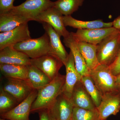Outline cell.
Segmentation results:
<instances>
[{
  "instance_id": "obj_1",
  "label": "cell",
  "mask_w": 120,
  "mask_h": 120,
  "mask_svg": "<svg viewBox=\"0 0 120 120\" xmlns=\"http://www.w3.org/2000/svg\"><path fill=\"white\" fill-rule=\"evenodd\" d=\"M65 81V75L59 73L49 83L38 90V95L31 106V113L38 112L42 110L49 109L63 92Z\"/></svg>"
},
{
  "instance_id": "obj_2",
  "label": "cell",
  "mask_w": 120,
  "mask_h": 120,
  "mask_svg": "<svg viewBox=\"0 0 120 120\" xmlns=\"http://www.w3.org/2000/svg\"><path fill=\"white\" fill-rule=\"evenodd\" d=\"M13 47L15 49L25 54L31 59L51 54L49 37L45 32L41 37L37 38L28 39L17 43Z\"/></svg>"
},
{
  "instance_id": "obj_3",
  "label": "cell",
  "mask_w": 120,
  "mask_h": 120,
  "mask_svg": "<svg viewBox=\"0 0 120 120\" xmlns=\"http://www.w3.org/2000/svg\"><path fill=\"white\" fill-rule=\"evenodd\" d=\"M90 76L102 95L107 93L120 90V86L114 75L106 65L100 64L90 71Z\"/></svg>"
},
{
  "instance_id": "obj_4",
  "label": "cell",
  "mask_w": 120,
  "mask_h": 120,
  "mask_svg": "<svg viewBox=\"0 0 120 120\" xmlns=\"http://www.w3.org/2000/svg\"><path fill=\"white\" fill-rule=\"evenodd\" d=\"M120 48L119 31L104 39L97 45V57L99 64L109 67L116 59Z\"/></svg>"
},
{
  "instance_id": "obj_5",
  "label": "cell",
  "mask_w": 120,
  "mask_h": 120,
  "mask_svg": "<svg viewBox=\"0 0 120 120\" xmlns=\"http://www.w3.org/2000/svg\"><path fill=\"white\" fill-rule=\"evenodd\" d=\"M53 6L54 2L50 0H26L22 4L15 6L8 13L21 15L36 21L39 15Z\"/></svg>"
},
{
  "instance_id": "obj_6",
  "label": "cell",
  "mask_w": 120,
  "mask_h": 120,
  "mask_svg": "<svg viewBox=\"0 0 120 120\" xmlns=\"http://www.w3.org/2000/svg\"><path fill=\"white\" fill-rule=\"evenodd\" d=\"M119 31V30L112 26L89 30H77L76 32H71L77 41L86 42L98 45L108 36Z\"/></svg>"
},
{
  "instance_id": "obj_7",
  "label": "cell",
  "mask_w": 120,
  "mask_h": 120,
  "mask_svg": "<svg viewBox=\"0 0 120 120\" xmlns=\"http://www.w3.org/2000/svg\"><path fill=\"white\" fill-rule=\"evenodd\" d=\"M63 16L64 15L60 12L53 6L39 15L36 18V21L49 24L60 37L65 38L69 36L70 32L67 30L64 26Z\"/></svg>"
},
{
  "instance_id": "obj_8",
  "label": "cell",
  "mask_w": 120,
  "mask_h": 120,
  "mask_svg": "<svg viewBox=\"0 0 120 120\" xmlns=\"http://www.w3.org/2000/svg\"><path fill=\"white\" fill-rule=\"evenodd\" d=\"M30 64L42 71L52 80L58 75L60 69L64 65L57 56L52 54L35 59H31Z\"/></svg>"
},
{
  "instance_id": "obj_9",
  "label": "cell",
  "mask_w": 120,
  "mask_h": 120,
  "mask_svg": "<svg viewBox=\"0 0 120 120\" xmlns=\"http://www.w3.org/2000/svg\"><path fill=\"white\" fill-rule=\"evenodd\" d=\"M120 108V90L103 95L101 104L97 109L100 118L106 120L111 115H116Z\"/></svg>"
},
{
  "instance_id": "obj_10",
  "label": "cell",
  "mask_w": 120,
  "mask_h": 120,
  "mask_svg": "<svg viewBox=\"0 0 120 120\" xmlns=\"http://www.w3.org/2000/svg\"><path fill=\"white\" fill-rule=\"evenodd\" d=\"M38 92V90H33L28 97L14 109L0 115V117L10 120H30L29 116L31 106L37 98Z\"/></svg>"
},
{
  "instance_id": "obj_11",
  "label": "cell",
  "mask_w": 120,
  "mask_h": 120,
  "mask_svg": "<svg viewBox=\"0 0 120 120\" xmlns=\"http://www.w3.org/2000/svg\"><path fill=\"white\" fill-rule=\"evenodd\" d=\"M31 38L28 23L23 24L15 29L0 33V50Z\"/></svg>"
},
{
  "instance_id": "obj_12",
  "label": "cell",
  "mask_w": 120,
  "mask_h": 120,
  "mask_svg": "<svg viewBox=\"0 0 120 120\" xmlns=\"http://www.w3.org/2000/svg\"><path fill=\"white\" fill-rule=\"evenodd\" d=\"M3 90L11 94L19 103L22 101L34 90L27 79H8Z\"/></svg>"
},
{
  "instance_id": "obj_13",
  "label": "cell",
  "mask_w": 120,
  "mask_h": 120,
  "mask_svg": "<svg viewBox=\"0 0 120 120\" xmlns=\"http://www.w3.org/2000/svg\"><path fill=\"white\" fill-rule=\"evenodd\" d=\"M74 108L70 99L62 93L49 109L56 120H71Z\"/></svg>"
},
{
  "instance_id": "obj_14",
  "label": "cell",
  "mask_w": 120,
  "mask_h": 120,
  "mask_svg": "<svg viewBox=\"0 0 120 120\" xmlns=\"http://www.w3.org/2000/svg\"><path fill=\"white\" fill-rule=\"evenodd\" d=\"M64 65L66 75L62 93L70 99L75 85L78 81L81 80L82 77L76 68L74 57L71 51L69 53L68 60Z\"/></svg>"
},
{
  "instance_id": "obj_15",
  "label": "cell",
  "mask_w": 120,
  "mask_h": 120,
  "mask_svg": "<svg viewBox=\"0 0 120 120\" xmlns=\"http://www.w3.org/2000/svg\"><path fill=\"white\" fill-rule=\"evenodd\" d=\"M70 101L74 107L90 110L97 108L81 80L75 85Z\"/></svg>"
},
{
  "instance_id": "obj_16",
  "label": "cell",
  "mask_w": 120,
  "mask_h": 120,
  "mask_svg": "<svg viewBox=\"0 0 120 120\" xmlns=\"http://www.w3.org/2000/svg\"><path fill=\"white\" fill-rule=\"evenodd\" d=\"M64 43L73 54L75 60V67L78 73L82 76L90 75V70L88 68L85 60L80 52L78 42L75 39L72 32L69 36L64 38Z\"/></svg>"
},
{
  "instance_id": "obj_17",
  "label": "cell",
  "mask_w": 120,
  "mask_h": 120,
  "mask_svg": "<svg viewBox=\"0 0 120 120\" xmlns=\"http://www.w3.org/2000/svg\"><path fill=\"white\" fill-rule=\"evenodd\" d=\"M45 32L49 37L51 48V54L57 56L64 65L68 57L69 54L61 43L60 36L49 24L42 22Z\"/></svg>"
},
{
  "instance_id": "obj_18",
  "label": "cell",
  "mask_w": 120,
  "mask_h": 120,
  "mask_svg": "<svg viewBox=\"0 0 120 120\" xmlns=\"http://www.w3.org/2000/svg\"><path fill=\"white\" fill-rule=\"evenodd\" d=\"M31 59L25 54L8 46L0 50V64L22 65L30 64Z\"/></svg>"
},
{
  "instance_id": "obj_19",
  "label": "cell",
  "mask_w": 120,
  "mask_h": 120,
  "mask_svg": "<svg viewBox=\"0 0 120 120\" xmlns=\"http://www.w3.org/2000/svg\"><path fill=\"white\" fill-rule=\"evenodd\" d=\"M63 22L65 27H71L77 30H89L113 26V22H105L101 19L84 21L76 19L71 15H64Z\"/></svg>"
},
{
  "instance_id": "obj_20",
  "label": "cell",
  "mask_w": 120,
  "mask_h": 120,
  "mask_svg": "<svg viewBox=\"0 0 120 120\" xmlns=\"http://www.w3.org/2000/svg\"><path fill=\"white\" fill-rule=\"evenodd\" d=\"M33 20L21 15L8 13L0 15V32H7L15 29L23 24Z\"/></svg>"
},
{
  "instance_id": "obj_21",
  "label": "cell",
  "mask_w": 120,
  "mask_h": 120,
  "mask_svg": "<svg viewBox=\"0 0 120 120\" xmlns=\"http://www.w3.org/2000/svg\"><path fill=\"white\" fill-rule=\"evenodd\" d=\"M27 67L28 69L27 80L34 90H40L52 81L49 76L37 67L31 64Z\"/></svg>"
},
{
  "instance_id": "obj_22",
  "label": "cell",
  "mask_w": 120,
  "mask_h": 120,
  "mask_svg": "<svg viewBox=\"0 0 120 120\" xmlns=\"http://www.w3.org/2000/svg\"><path fill=\"white\" fill-rule=\"evenodd\" d=\"M77 42L80 52L85 60L87 67L90 71L93 70L100 64L97 57V45H92L86 42Z\"/></svg>"
},
{
  "instance_id": "obj_23",
  "label": "cell",
  "mask_w": 120,
  "mask_h": 120,
  "mask_svg": "<svg viewBox=\"0 0 120 120\" xmlns=\"http://www.w3.org/2000/svg\"><path fill=\"white\" fill-rule=\"evenodd\" d=\"M1 73L7 79H27V67L22 65L0 64Z\"/></svg>"
},
{
  "instance_id": "obj_24",
  "label": "cell",
  "mask_w": 120,
  "mask_h": 120,
  "mask_svg": "<svg viewBox=\"0 0 120 120\" xmlns=\"http://www.w3.org/2000/svg\"><path fill=\"white\" fill-rule=\"evenodd\" d=\"M84 0H57L54 7L64 15H71L82 5Z\"/></svg>"
},
{
  "instance_id": "obj_25",
  "label": "cell",
  "mask_w": 120,
  "mask_h": 120,
  "mask_svg": "<svg viewBox=\"0 0 120 120\" xmlns=\"http://www.w3.org/2000/svg\"><path fill=\"white\" fill-rule=\"evenodd\" d=\"M81 82L83 84L94 105L97 108L99 106L101 101L102 95L95 86L90 75L82 76Z\"/></svg>"
},
{
  "instance_id": "obj_26",
  "label": "cell",
  "mask_w": 120,
  "mask_h": 120,
  "mask_svg": "<svg viewBox=\"0 0 120 120\" xmlns=\"http://www.w3.org/2000/svg\"><path fill=\"white\" fill-rule=\"evenodd\" d=\"M15 97L2 88L0 92V115L8 112L19 104Z\"/></svg>"
},
{
  "instance_id": "obj_27",
  "label": "cell",
  "mask_w": 120,
  "mask_h": 120,
  "mask_svg": "<svg viewBox=\"0 0 120 120\" xmlns=\"http://www.w3.org/2000/svg\"><path fill=\"white\" fill-rule=\"evenodd\" d=\"M99 118L97 108L90 110L74 107L71 120H98Z\"/></svg>"
},
{
  "instance_id": "obj_28",
  "label": "cell",
  "mask_w": 120,
  "mask_h": 120,
  "mask_svg": "<svg viewBox=\"0 0 120 120\" xmlns=\"http://www.w3.org/2000/svg\"><path fill=\"white\" fill-rule=\"evenodd\" d=\"M15 0H0V15L8 13L15 6L13 2Z\"/></svg>"
},
{
  "instance_id": "obj_29",
  "label": "cell",
  "mask_w": 120,
  "mask_h": 120,
  "mask_svg": "<svg viewBox=\"0 0 120 120\" xmlns=\"http://www.w3.org/2000/svg\"><path fill=\"white\" fill-rule=\"evenodd\" d=\"M113 75L117 76L120 73V48L114 62L109 67Z\"/></svg>"
},
{
  "instance_id": "obj_30",
  "label": "cell",
  "mask_w": 120,
  "mask_h": 120,
  "mask_svg": "<svg viewBox=\"0 0 120 120\" xmlns=\"http://www.w3.org/2000/svg\"><path fill=\"white\" fill-rule=\"evenodd\" d=\"M38 113L39 120H56L52 115L49 109L42 110Z\"/></svg>"
},
{
  "instance_id": "obj_31",
  "label": "cell",
  "mask_w": 120,
  "mask_h": 120,
  "mask_svg": "<svg viewBox=\"0 0 120 120\" xmlns=\"http://www.w3.org/2000/svg\"><path fill=\"white\" fill-rule=\"evenodd\" d=\"M113 22V26L118 30L120 29V16L116 18Z\"/></svg>"
},
{
  "instance_id": "obj_32",
  "label": "cell",
  "mask_w": 120,
  "mask_h": 120,
  "mask_svg": "<svg viewBox=\"0 0 120 120\" xmlns=\"http://www.w3.org/2000/svg\"><path fill=\"white\" fill-rule=\"evenodd\" d=\"M116 76V81L118 85L120 86V73Z\"/></svg>"
},
{
  "instance_id": "obj_33",
  "label": "cell",
  "mask_w": 120,
  "mask_h": 120,
  "mask_svg": "<svg viewBox=\"0 0 120 120\" xmlns=\"http://www.w3.org/2000/svg\"><path fill=\"white\" fill-rule=\"evenodd\" d=\"M0 120H8V119H5V118H1V117H0Z\"/></svg>"
},
{
  "instance_id": "obj_34",
  "label": "cell",
  "mask_w": 120,
  "mask_h": 120,
  "mask_svg": "<svg viewBox=\"0 0 120 120\" xmlns=\"http://www.w3.org/2000/svg\"><path fill=\"white\" fill-rule=\"evenodd\" d=\"M102 120V119H101V118H99V120Z\"/></svg>"
},
{
  "instance_id": "obj_35",
  "label": "cell",
  "mask_w": 120,
  "mask_h": 120,
  "mask_svg": "<svg viewBox=\"0 0 120 120\" xmlns=\"http://www.w3.org/2000/svg\"><path fill=\"white\" fill-rule=\"evenodd\" d=\"M119 30V32H120V30Z\"/></svg>"
},
{
  "instance_id": "obj_36",
  "label": "cell",
  "mask_w": 120,
  "mask_h": 120,
  "mask_svg": "<svg viewBox=\"0 0 120 120\" xmlns=\"http://www.w3.org/2000/svg\"></svg>"
}]
</instances>
